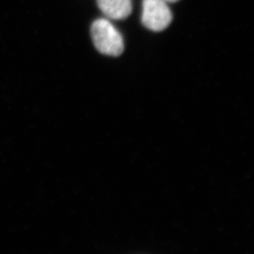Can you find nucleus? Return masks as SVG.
Masks as SVG:
<instances>
[{
	"instance_id": "obj_1",
	"label": "nucleus",
	"mask_w": 254,
	"mask_h": 254,
	"mask_svg": "<svg viewBox=\"0 0 254 254\" xmlns=\"http://www.w3.org/2000/svg\"><path fill=\"white\" fill-rule=\"evenodd\" d=\"M91 35L96 49L107 56L118 57L125 50L121 32L108 19L95 20L91 27Z\"/></svg>"
},
{
	"instance_id": "obj_2",
	"label": "nucleus",
	"mask_w": 254,
	"mask_h": 254,
	"mask_svg": "<svg viewBox=\"0 0 254 254\" xmlns=\"http://www.w3.org/2000/svg\"><path fill=\"white\" fill-rule=\"evenodd\" d=\"M165 0H143L142 25L152 31H162L173 21V13Z\"/></svg>"
},
{
	"instance_id": "obj_3",
	"label": "nucleus",
	"mask_w": 254,
	"mask_h": 254,
	"mask_svg": "<svg viewBox=\"0 0 254 254\" xmlns=\"http://www.w3.org/2000/svg\"><path fill=\"white\" fill-rule=\"evenodd\" d=\"M101 11L108 19L123 20L131 14L132 0H97Z\"/></svg>"
},
{
	"instance_id": "obj_4",
	"label": "nucleus",
	"mask_w": 254,
	"mask_h": 254,
	"mask_svg": "<svg viewBox=\"0 0 254 254\" xmlns=\"http://www.w3.org/2000/svg\"><path fill=\"white\" fill-rule=\"evenodd\" d=\"M166 2H168V3H173V2H177V1H179V0H165Z\"/></svg>"
}]
</instances>
